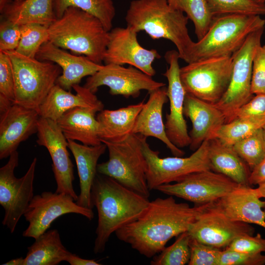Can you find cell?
<instances>
[{"label":"cell","mask_w":265,"mask_h":265,"mask_svg":"<svg viewBox=\"0 0 265 265\" xmlns=\"http://www.w3.org/2000/svg\"><path fill=\"white\" fill-rule=\"evenodd\" d=\"M91 202L98 212L93 251L103 253L111 234L137 219L150 201L114 179L97 173L91 191Z\"/></svg>","instance_id":"7a4b0ae2"},{"label":"cell","mask_w":265,"mask_h":265,"mask_svg":"<svg viewBox=\"0 0 265 265\" xmlns=\"http://www.w3.org/2000/svg\"><path fill=\"white\" fill-rule=\"evenodd\" d=\"M71 265H100L97 261L93 259H86L80 257L75 254L70 253L66 261Z\"/></svg>","instance_id":"bcb514c9"},{"label":"cell","mask_w":265,"mask_h":265,"mask_svg":"<svg viewBox=\"0 0 265 265\" xmlns=\"http://www.w3.org/2000/svg\"><path fill=\"white\" fill-rule=\"evenodd\" d=\"M144 136L142 150L147 161V182L150 190L162 185L176 182L191 174L212 170L209 158V140H205L195 152L186 158H161L159 152L152 149Z\"/></svg>","instance_id":"9c48e42d"},{"label":"cell","mask_w":265,"mask_h":265,"mask_svg":"<svg viewBox=\"0 0 265 265\" xmlns=\"http://www.w3.org/2000/svg\"><path fill=\"white\" fill-rule=\"evenodd\" d=\"M260 15L229 14L214 16L207 32L194 44L189 62L232 56L252 32L264 28Z\"/></svg>","instance_id":"5b68a950"},{"label":"cell","mask_w":265,"mask_h":265,"mask_svg":"<svg viewBox=\"0 0 265 265\" xmlns=\"http://www.w3.org/2000/svg\"><path fill=\"white\" fill-rule=\"evenodd\" d=\"M35 58L54 62L61 67L62 74L56 84L67 91H70L74 85L79 84L83 78L94 75L103 66L84 55L70 53L49 40L41 46Z\"/></svg>","instance_id":"ffe728a7"},{"label":"cell","mask_w":265,"mask_h":265,"mask_svg":"<svg viewBox=\"0 0 265 265\" xmlns=\"http://www.w3.org/2000/svg\"><path fill=\"white\" fill-rule=\"evenodd\" d=\"M94 108L76 107L65 112L57 121L67 140H78L82 144L95 146L101 144L98 135V122Z\"/></svg>","instance_id":"484cf974"},{"label":"cell","mask_w":265,"mask_h":265,"mask_svg":"<svg viewBox=\"0 0 265 265\" xmlns=\"http://www.w3.org/2000/svg\"><path fill=\"white\" fill-rule=\"evenodd\" d=\"M24 259L23 257H20L12 259L4 264L3 265H23Z\"/></svg>","instance_id":"c3c4849f"},{"label":"cell","mask_w":265,"mask_h":265,"mask_svg":"<svg viewBox=\"0 0 265 265\" xmlns=\"http://www.w3.org/2000/svg\"><path fill=\"white\" fill-rule=\"evenodd\" d=\"M265 115V94H256L233 114L231 121L238 118Z\"/></svg>","instance_id":"ee69618b"},{"label":"cell","mask_w":265,"mask_h":265,"mask_svg":"<svg viewBox=\"0 0 265 265\" xmlns=\"http://www.w3.org/2000/svg\"><path fill=\"white\" fill-rule=\"evenodd\" d=\"M264 28L251 33L242 46L232 55L233 69L228 88L214 104L224 114L226 123L234 112L253 97L251 92L253 61L256 51L261 45Z\"/></svg>","instance_id":"8fae6325"},{"label":"cell","mask_w":265,"mask_h":265,"mask_svg":"<svg viewBox=\"0 0 265 265\" xmlns=\"http://www.w3.org/2000/svg\"><path fill=\"white\" fill-rule=\"evenodd\" d=\"M67 140L68 148L75 159L80 180V192L76 202L82 207L92 209L91 188L98 173V159L105 153L106 145L102 143L88 146L80 144L74 140Z\"/></svg>","instance_id":"d4e9b609"},{"label":"cell","mask_w":265,"mask_h":265,"mask_svg":"<svg viewBox=\"0 0 265 265\" xmlns=\"http://www.w3.org/2000/svg\"><path fill=\"white\" fill-rule=\"evenodd\" d=\"M251 92L265 94V45L257 49L253 61Z\"/></svg>","instance_id":"60d3db41"},{"label":"cell","mask_w":265,"mask_h":265,"mask_svg":"<svg viewBox=\"0 0 265 265\" xmlns=\"http://www.w3.org/2000/svg\"><path fill=\"white\" fill-rule=\"evenodd\" d=\"M21 38L15 51L24 56L35 58L41 46L49 40L47 26L37 24L20 26Z\"/></svg>","instance_id":"d590c367"},{"label":"cell","mask_w":265,"mask_h":265,"mask_svg":"<svg viewBox=\"0 0 265 265\" xmlns=\"http://www.w3.org/2000/svg\"><path fill=\"white\" fill-rule=\"evenodd\" d=\"M103 85L109 88L111 95H119L128 98H137L141 90L150 92L165 86V84L155 80L152 77L133 66L125 67L108 64L89 76L83 86L95 93L98 88Z\"/></svg>","instance_id":"5bb4252c"},{"label":"cell","mask_w":265,"mask_h":265,"mask_svg":"<svg viewBox=\"0 0 265 265\" xmlns=\"http://www.w3.org/2000/svg\"><path fill=\"white\" fill-rule=\"evenodd\" d=\"M190 236L186 231L178 236L171 245L165 247L158 255L153 257L152 265H185L190 257L189 242Z\"/></svg>","instance_id":"836d02e7"},{"label":"cell","mask_w":265,"mask_h":265,"mask_svg":"<svg viewBox=\"0 0 265 265\" xmlns=\"http://www.w3.org/2000/svg\"><path fill=\"white\" fill-rule=\"evenodd\" d=\"M261 199L256 188L239 185L213 203L232 220L255 224L265 228V201Z\"/></svg>","instance_id":"44dd1931"},{"label":"cell","mask_w":265,"mask_h":265,"mask_svg":"<svg viewBox=\"0 0 265 265\" xmlns=\"http://www.w3.org/2000/svg\"><path fill=\"white\" fill-rule=\"evenodd\" d=\"M239 185L221 173L208 170L188 175L174 184L162 185L156 190L201 205L215 202Z\"/></svg>","instance_id":"4fadbf2b"},{"label":"cell","mask_w":265,"mask_h":265,"mask_svg":"<svg viewBox=\"0 0 265 265\" xmlns=\"http://www.w3.org/2000/svg\"><path fill=\"white\" fill-rule=\"evenodd\" d=\"M263 131H264V138H265V127L263 128Z\"/></svg>","instance_id":"816d5d0a"},{"label":"cell","mask_w":265,"mask_h":265,"mask_svg":"<svg viewBox=\"0 0 265 265\" xmlns=\"http://www.w3.org/2000/svg\"><path fill=\"white\" fill-rule=\"evenodd\" d=\"M210 204L191 207L186 203L177 202L173 196L157 198L150 201L137 219L115 234L139 254L152 258L159 253L172 238L187 231Z\"/></svg>","instance_id":"6da1fadb"},{"label":"cell","mask_w":265,"mask_h":265,"mask_svg":"<svg viewBox=\"0 0 265 265\" xmlns=\"http://www.w3.org/2000/svg\"><path fill=\"white\" fill-rule=\"evenodd\" d=\"M254 2L259 3H265V0H251Z\"/></svg>","instance_id":"f907efd6"},{"label":"cell","mask_w":265,"mask_h":265,"mask_svg":"<svg viewBox=\"0 0 265 265\" xmlns=\"http://www.w3.org/2000/svg\"><path fill=\"white\" fill-rule=\"evenodd\" d=\"M265 127V115L235 119L222 125L217 131L214 138L224 144L233 146Z\"/></svg>","instance_id":"d6a6232c"},{"label":"cell","mask_w":265,"mask_h":265,"mask_svg":"<svg viewBox=\"0 0 265 265\" xmlns=\"http://www.w3.org/2000/svg\"><path fill=\"white\" fill-rule=\"evenodd\" d=\"M0 13L3 19L19 26L37 24L48 27L57 19L53 0H13Z\"/></svg>","instance_id":"f1b7e54d"},{"label":"cell","mask_w":265,"mask_h":265,"mask_svg":"<svg viewBox=\"0 0 265 265\" xmlns=\"http://www.w3.org/2000/svg\"><path fill=\"white\" fill-rule=\"evenodd\" d=\"M70 253L62 244L58 230H48L27 247L23 265H57L65 261Z\"/></svg>","instance_id":"f546056e"},{"label":"cell","mask_w":265,"mask_h":265,"mask_svg":"<svg viewBox=\"0 0 265 265\" xmlns=\"http://www.w3.org/2000/svg\"><path fill=\"white\" fill-rule=\"evenodd\" d=\"M137 33L128 26L112 28L103 61L105 64H128L153 77L156 73L152 64L161 56L156 50L142 47L137 40Z\"/></svg>","instance_id":"e0dca14e"},{"label":"cell","mask_w":265,"mask_h":265,"mask_svg":"<svg viewBox=\"0 0 265 265\" xmlns=\"http://www.w3.org/2000/svg\"><path fill=\"white\" fill-rule=\"evenodd\" d=\"M53 6L57 18H60L67 8L74 6L97 17L107 31L112 29L115 15L112 0H53Z\"/></svg>","instance_id":"4dcf8cb0"},{"label":"cell","mask_w":265,"mask_h":265,"mask_svg":"<svg viewBox=\"0 0 265 265\" xmlns=\"http://www.w3.org/2000/svg\"><path fill=\"white\" fill-rule=\"evenodd\" d=\"M149 94L137 117L132 133L156 138L164 143L174 156L182 157L185 152L169 140L163 122L162 108L168 99L167 88L163 86Z\"/></svg>","instance_id":"603a6c76"},{"label":"cell","mask_w":265,"mask_h":265,"mask_svg":"<svg viewBox=\"0 0 265 265\" xmlns=\"http://www.w3.org/2000/svg\"><path fill=\"white\" fill-rule=\"evenodd\" d=\"M233 69L232 56L209 58L180 68L186 93L215 104L227 91Z\"/></svg>","instance_id":"ba28073f"},{"label":"cell","mask_w":265,"mask_h":265,"mask_svg":"<svg viewBox=\"0 0 265 265\" xmlns=\"http://www.w3.org/2000/svg\"><path fill=\"white\" fill-rule=\"evenodd\" d=\"M72 88L76 94L55 84L37 109L40 117L56 122L65 112L76 107L94 108L100 111L104 109L103 103L90 90L79 84Z\"/></svg>","instance_id":"cb8c5ba5"},{"label":"cell","mask_w":265,"mask_h":265,"mask_svg":"<svg viewBox=\"0 0 265 265\" xmlns=\"http://www.w3.org/2000/svg\"><path fill=\"white\" fill-rule=\"evenodd\" d=\"M232 147L252 170L265 157L263 128L237 142Z\"/></svg>","instance_id":"e575fe53"},{"label":"cell","mask_w":265,"mask_h":265,"mask_svg":"<svg viewBox=\"0 0 265 265\" xmlns=\"http://www.w3.org/2000/svg\"><path fill=\"white\" fill-rule=\"evenodd\" d=\"M173 9L186 14L193 23L198 40L207 32L214 16L211 13L207 0H167Z\"/></svg>","instance_id":"1f68e13d"},{"label":"cell","mask_w":265,"mask_h":265,"mask_svg":"<svg viewBox=\"0 0 265 265\" xmlns=\"http://www.w3.org/2000/svg\"><path fill=\"white\" fill-rule=\"evenodd\" d=\"M209 158L212 170L238 184L250 186L249 167L234 150L217 138L209 140Z\"/></svg>","instance_id":"83f0119b"},{"label":"cell","mask_w":265,"mask_h":265,"mask_svg":"<svg viewBox=\"0 0 265 265\" xmlns=\"http://www.w3.org/2000/svg\"><path fill=\"white\" fill-rule=\"evenodd\" d=\"M12 1V0H0V12L3 10L6 5Z\"/></svg>","instance_id":"681fc988"},{"label":"cell","mask_w":265,"mask_h":265,"mask_svg":"<svg viewBox=\"0 0 265 265\" xmlns=\"http://www.w3.org/2000/svg\"><path fill=\"white\" fill-rule=\"evenodd\" d=\"M23 0H14V1H16V2H19V1H22Z\"/></svg>","instance_id":"f5cc1de1"},{"label":"cell","mask_w":265,"mask_h":265,"mask_svg":"<svg viewBox=\"0 0 265 265\" xmlns=\"http://www.w3.org/2000/svg\"><path fill=\"white\" fill-rule=\"evenodd\" d=\"M226 249L249 253L265 252V238L259 233L255 236H242L235 238Z\"/></svg>","instance_id":"7bdbcfd3"},{"label":"cell","mask_w":265,"mask_h":265,"mask_svg":"<svg viewBox=\"0 0 265 265\" xmlns=\"http://www.w3.org/2000/svg\"><path fill=\"white\" fill-rule=\"evenodd\" d=\"M37 161V158H34L26 174L17 178L14 171L19 164V153L15 151L10 155L8 162L0 168V205L4 211L2 224L11 233L14 232L34 196Z\"/></svg>","instance_id":"30bf717a"},{"label":"cell","mask_w":265,"mask_h":265,"mask_svg":"<svg viewBox=\"0 0 265 265\" xmlns=\"http://www.w3.org/2000/svg\"><path fill=\"white\" fill-rule=\"evenodd\" d=\"M169 64L163 75L168 81L167 94L169 101L170 111L166 114L165 128L169 140L179 148L190 144V138L184 118V108L186 92L180 77V56L178 51H167L164 55Z\"/></svg>","instance_id":"ac0fdd59"},{"label":"cell","mask_w":265,"mask_h":265,"mask_svg":"<svg viewBox=\"0 0 265 265\" xmlns=\"http://www.w3.org/2000/svg\"><path fill=\"white\" fill-rule=\"evenodd\" d=\"M265 181V157L251 171L249 183L251 185H258Z\"/></svg>","instance_id":"f6af8a7d"},{"label":"cell","mask_w":265,"mask_h":265,"mask_svg":"<svg viewBox=\"0 0 265 265\" xmlns=\"http://www.w3.org/2000/svg\"><path fill=\"white\" fill-rule=\"evenodd\" d=\"M21 34L20 26L2 18L0 23V52L15 50Z\"/></svg>","instance_id":"b9f144b4"},{"label":"cell","mask_w":265,"mask_h":265,"mask_svg":"<svg viewBox=\"0 0 265 265\" xmlns=\"http://www.w3.org/2000/svg\"><path fill=\"white\" fill-rule=\"evenodd\" d=\"M40 116L37 109L13 103L0 111V159L17 151L20 144L37 132Z\"/></svg>","instance_id":"d6986e66"},{"label":"cell","mask_w":265,"mask_h":265,"mask_svg":"<svg viewBox=\"0 0 265 265\" xmlns=\"http://www.w3.org/2000/svg\"><path fill=\"white\" fill-rule=\"evenodd\" d=\"M48 30L49 41L54 45L102 64L109 31L94 15L78 7H69Z\"/></svg>","instance_id":"277c9868"},{"label":"cell","mask_w":265,"mask_h":265,"mask_svg":"<svg viewBox=\"0 0 265 265\" xmlns=\"http://www.w3.org/2000/svg\"><path fill=\"white\" fill-rule=\"evenodd\" d=\"M184 113L192 123L189 132L192 150H196L205 140L214 138L217 131L226 123L224 114L214 104L187 93L185 99Z\"/></svg>","instance_id":"7402d4cb"},{"label":"cell","mask_w":265,"mask_h":265,"mask_svg":"<svg viewBox=\"0 0 265 265\" xmlns=\"http://www.w3.org/2000/svg\"><path fill=\"white\" fill-rule=\"evenodd\" d=\"M11 60L15 82V103L37 109L62 74L57 64L17 53L5 52Z\"/></svg>","instance_id":"52a82bcc"},{"label":"cell","mask_w":265,"mask_h":265,"mask_svg":"<svg viewBox=\"0 0 265 265\" xmlns=\"http://www.w3.org/2000/svg\"><path fill=\"white\" fill-rule=\"evenodd\" d=\"M265 255L249 253L225 249L221 251L219 265H264Z\"/></svg>","instance_id":"ab89813d"},{"label":"cell","mask_w":265,"mask_h":265,"mask_svg":"<svg viewBox=\"0 0 265 265\" xmlns=\"http://www.w3.org/2000/svg\"><path fill=\"white\" fill-rule=\"evenodd\" d=\"M37 143L45 147L52 160V170L56 184L55 192L71 196L76 201L73 183L74 165L67 148L68 140L56 121L40 117L37 132Z\"/></svg>","instance_id":"2e32d148"},{"label":"cell","mask_w":265,"mask_h":265,"mask_svg":"<svg viewBox=\"0 0 265 265\" xmlns=\"http://www.w3.org/2000/svg\"><path fill=\"white\" fill-rule=\"evenodd\" d=\"M0 95L15 102V82L12 64L5 52H0Z\"/></svg>","instance_id":"f35d334b"},{"label":"cell","mask_w":265,"mask_h":265,"mask_svg":"<svg viewBox=\"0 0 265 265\" xmlns=\"http://www.w3.org/2000/svg\"><path fill=\"white\" fill-rule=\"evenodd\" d=\"M144 103L143 101L115 110L103 109L99 111L96 119L101 141L119 142L132 134L137 117Z\"/></svg>","instance_id":"4316f807"},{"label":"cell","mask_w":265,"mask_h":265,"mask_svg":"<svg viewBox=\"0 0 265 265\" xmlns=\"http://www.w3.org/2000/svg\"><path fill=\"white\" fill-rule=\"evenodd\" d=\"M256 189L259 196L261 198H265V181L260 183Z\"/></svg>","instance_id":"7dc6e473"},{"label":"cell","mask_w":265,"mask_h":265,"mask_svg":"<svg viewBox=\"0 0 265 265\" xmlns=\"http://www.w3.org/2000/svg\"><path fill=\"white\" fill-rule=\"evenodd\" d=\"M190 237L219 249L227 248L237 238L253 235L255 229L250 224L227 217L213 203L198 216L187 231Z\"/></svg>","instance_id":"9a60e30c"},{"label":"cell","mask_w":265,"mask_h":265,"mask_svg":"<svg viewBox=\"0 0 265 265\" xmlns=\"http://www.w3.org/2000/svg\"><path fill=\"white\" fill-rule=\"evenodd\" d=\"M188 18L172 8L167 0H133L127 11V26L144 31L152 39L164 38L176 47L180 58L188 63L194 42L187 27Z\"/></svg>","instance_id":"3957f363"},{"label":"cell","mask_w":265,"mask_h":265,"mask_svg":"<svg viewBox=\"0 0 265 265\" xmlns=\"http://www.w3.org/2000/svg\"><path fill=\"white\" fill-rule=\"evenodd\" d=\"M144 136L132 133L117 142H103L108 151V159L97 165V172L111 177L126 187L149 198L148 165L142 150Z\"/></svg>","instance_id":"8992f818"},{"label":"cell","mask_w":265,"mask_h":265,"mask_svg":"<svg viewBox=\"0 0 265 265\" xmlns=\"http://www.w3.org/2000/svg\"><path fill=\"white\" fill-rule=\"evenodd\" d=\"M207 0L214 17L229 14L265 15V3H259L251 0Z\"/></svg>","instance_id":"8d00e7d4"},{"label":"cell","mask_w":265,"mask_h":265,"mask_svg":"<svg viewBox=\"0 0 265 265\" xmlns=\"http://www.w3.org/2000/svg\"><path fill=\"white\" fill-rule=\"evenodd\" d=\"M189 245L190 257L189 265H219L220 249L202 243L191 237Z\"/></svg>","instance_id":"74e56055"},{"label":"cell","mask_w":265,"mask_h":265,"mask_svg":"<svg viewBox=\"0 0 265 265\" xmlns=\"http://www.w3.org/2000/svg\"><path fill=\"white\" fill-rule=\"evenodd\" d=\"M71 213L82 215L89 220L94 216L92 209L79 205L66 193L44 191L34 195L24 214L28 225L23 236L35 239L48 231L59 217Z\"/></svg>","instance_id":"7c38bea8"}]
</instances>
